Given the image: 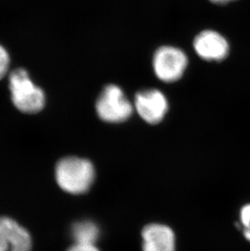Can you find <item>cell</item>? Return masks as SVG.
Instances as JSON below:
<instances>
[{
	"mask_svg": "<svg viewBox=\"0 0 250 251\" xmlns=\"http://www.w3.org/2000/svg\"><path fill=\"white\" fill-rule=\"evenodd\" d=\"M71 235L75 242L74 244L95 246L100 237V229L92 221H80L73 225Z\"/></svg>",
	"mask_w": 250,
	"mask_h": 251,
	"instance_id": "cell-9",
	"label": "cell"
},
{
	"mask_svg": "<svg viewBox=\"0 0 250 251\" xmlns=\"http://www.w3.org/2000/svg\"><path fill=\"white\" fill-rule=\"evenodd\" d=\"M32 238L28 230L13 219L0 217V251H31Z\"/></svg>",
	"mask_w": 250,
	"mask_h": 251,
	"instance_id": "cell-6",
	"label": "cell"
},
{
	"mask_svg": "<svg viewBox=\"0 0 250 251\" xmlns=\"http://www.w3.org/2000/svg\"><path fill=\"white\" fill-rule=\"evenodd\" d=\"M55 179L62 190L72 195L87 192L95 180L91 162L79 157L63 158L55 165Z\"/></svg>",
	"mask_w": 250,
	"mask_h": 251,
	"instance_id": "cell-1",
	"label": "cell"
},
{
	"mask_svg": "<svg viewBox=\"0 0 250 251\" xmlns=\"http://www.w3.org/2000/svg\"><path fill=\"white\" fill-rule=\"evenodd\" d=\"M134 107L137 113L147 123H160L168 110L165 95L160 90L148 89L137 93L135 96Z\"/></svg>",
	"mask_w": 250,
	"mask_h": 251,
	"instance_id": "cell-5",
	"label": "cell"
},
{
	"mask_svg": "<svg viewBox=\"0 0 250 251\" xmlns=\"http://www.w3.org/2000/svg\"><path fill=\"white\" fill-rule=\"evenodd\" d=\"M9 88L15 107L24 113L41 112L45 106V94L33 84L28 73L23 69L14 70L10 74Z\"/></svg>",
	"mask_w": 250,
	"mask_h": 251,
	"instance_id": "cell-2",
	"label": "cell"
},
{
	"mask_svg": "<svg viewBox=\"0 0 250 251\" xmlns=\"http://www.w3.org/2000/svg\"><path fill=\"white\" fill-rule=\"evenodd\" d=\"M10 59L5 48L0 45V79L6 75L9 67Z\"/></svg>",
	"mask_w": 250,
	"mask_h": 251,
	"instance_id": "cell-11",
	"label": "cell"
},
{
	"mask_svg": "<svg viewBox=\"0 0 250 251\" xmlns=\"http://www.w3.org/2000/svg\"><path fill=\"white\" fill-rule=\"evenodd\" d=\"M188 65V57L179 48L163 46L156 50L153 57V68L159 80L171 83L181 78Z\"/></svg>",
	"mask_w": 250,
	"mask_h": 251,
	"instance_id": "cell-4",
	"label": "cell"
},
{
	"mask_svg": "<svg viewBox=\"0 0 250 251\" xmlns=\"http://www.w3.org/2000/svg\"><path fill=\"white\" fill-rule=\"evenodd\" d=\"M142 238L143 251H175V236L165 225H147L142 231Z\"/></svg>",
	"mask_w": 250,
	"mask_h": 251,
	"instance_id": "cell-8",
	"label": "cell"
},
{
	"mask_svg": "<svg viewBox=\"0 0 250 251\" xmlns=\"http://www.w3.org/2000/svg\"><path fill=\"white\" fill-rule=\"evenodd\" d=\"M210 1L214 3H216V4H226V3L236 1V0H210Z\"/></svg>",
	"mask_w": 250,
	"mask_h": 251,
	"instance_id": "cell-13",
	"label": "cell"
},
{
	"mask_svg": "<svg viewBox=\"0 0 250 251\" xmlns=\"http://www.w3.org/2000/svg\"><path fill=\"white\" fill-rule=\"evenodd\" d=\"M96 112L101 121L121 123L132 116L133 106L120 86L111 84L103 88L98 98Z\"/></svg>",
	"mask_w": 250,
	"mask_h": 251,
	"instance_id": "cell-3",
	"label": "cell"
},
{
	"mask_svg": "<svg viewBox=\"0 0 250 251\" xmlns=\"http://www.w3.org/2000/svg\"><path fill=\"white\" fill-rule=\"evenodd\" d=\"M241 225L243 226L244 236L250 242V204L244 206L240 213Z\"/></svg>",
	"mask_w": 250,
	"mask_h": 251,
	"instance_id": "cell-10",
	"label": "cell"
},
{
	"mask_svg": "<svg viewBox=\"0 0 250 251\" xmlns=\"http://www.w3.org/2000/svg\"><path fill=\"white\" fill-rule=\"evenodd\" d=\"M194 48L201 59L208 61H221L229 54L226 38L214 30H204L194 41Z\"/></svg>",
	"mask_w": 250,
	"mask_h": 251,
	"instance_id": "cell-7",
	"label": "cell"
},
{
	"mask_svg": "<svg viewBox=\"0 0 250 251\" xmlns=\"http://www.w3.org/2000/svg\"><path fill=\"white\" fill-rule=\"evenodd\" d=\"M67 251H100L92 245L74 244Z\"/></svg>",
	"mask_w": 250,
	"mask_h": 251,
	"instance_id": "cell-12",
	"label": "cell"
}]
</instances>
